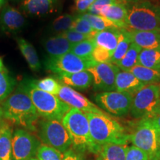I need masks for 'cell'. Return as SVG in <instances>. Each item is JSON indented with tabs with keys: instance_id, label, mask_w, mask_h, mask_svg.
<instances>
[{
	"instance_id": "obj_12",
	"label": "cell",
	"mask_w": 160,
	"mask_h": 160,
	"mask_svg": "<svg viewBox=\"0 0 160 160\" xmlns=\"http://www.w3.org/2000/svg\"><path fill=\"white\" fill-rule=\"evenodd\" d=\"M93 77V88L97 91H115L116 77L120 70L112 63H98L87 70Z\"/></svg>"
},
{
	"instance_id": "obj_4",
	"label": "cell",
	"mask_w": 160,
	"mask_h": 160,
	"mask_svg": "<svg viewBox=\"0 0 160 160\" xmlns=\"http://www.w3.org/2000/svg\"><path fill=\"white\" fill-rule=\"evenodd\" d=\"M68 132L72 145L77 151L97 154L100 148L93 143L90 133L89 122L85 112L71 108L62 120Z\"/></svg>"
},
{
	"instance_id": "obj_31",
	"label": "cell",
	"mask_w": 160,
	"mask_h": 160,
	"mask_svg": "<svg viewBox=\"0 0 160 160\" xmlns=\"http://www.w3.org/2000/svg\"><path fill=\"white\" fill-rule=\"evenodd\" d=\"M16 85V81L7 69L0 71V102L11 95Z\"/></svg>"
},
{
	"instance_id": "obj_23",
	"label": "cell",
	"mask_w": 160,
	"mask_h": 160,
	"mask_svg": "<svg viewBox=\"0 0 160 160\" xmlns=\"http://www.w3.org/2000/svg\"><path fill=\"white\" fill-rule=\"evenodd\" d=\"M120 29H110L98 31L93 40L97 46L103 48L113 53L117 48Z\"/></svg>"
},
{
	"instance_id": "obj_2",
	"label": "cell",
	"mask_w": 160,
	"mask_h": 160,
	"mask_svg": "<svg viewBox=\"0 0 160 160\" xmlns=\"http://www.w3.org/2000/svg\"><path fill=\"white\" fill-rule=\"evenodd\" d=\"M89 122L90 133L93 143L98 148L107 144L128 145L130 135L121 124L105 113H85Z\"/></svg>"
},
{
	"instance_id": "obj_21",
	"label": "cell",
	"mask_w": 160,
	"mask_h": 160,
	"mask_svg": "<svg viewBox=\"0 0 160 160\" xmlns=\"http://www.w3.org/2000/svg\"><path fill=\"white\" fill-rule=\"evenodd\" d=\"M17 42L20 52L25 59L31 71L34 72L39 71L42 65L34 47L23 38H17Z\"/></svg>"
},
{
	"instance_id": "obj_47",
	"label": "cell",
	"mask_w": 160,
	"mask_h": 160,
	"mask_svg": "<svg viewBox=\"0 0 160 160\" xmlns=\"http://www.w3.org/2000/svg\"><path fill=\"white\" fill-rule=\"evenodd\" d=\"M30 160H38L37 158H32V159H31Z\"/></svg>"
},
{
	"instance_id": "obj_7",
	"label": "cell",
	"mask_w": 160,
	"mask_h": 160,
	"mask_svg": "<svg viewBox=\"0 0 160 160\" xmlns=\"http://www.w3.org/2000/svg\"><path fill=\"white\" fill-rule=\"evenodd\" d=\"M159 103L160 84L145 85L133 96L130 112L136 119H150Z\"/></svg>"
},
{
	"instance_id": "obj_49",
	"label": "cell",
	"mask_w": 160,
	"mask_h": 160,
	"mask_svg": "<svg viewBox=\"0 0 160 160\" xmlns=\"http://www.w3.org/2000/svg\"><path fill=\"white\" fill-rule=\"evenodd\" d=\"M75 1H77V0H75Z\"/></svg>"
},
{
	"instance_id": "obj_1",
	"label": "cell",
	"mask_w": 160,
	"mask_h": 160,
	"mask_svg": "<svg viewBox=\"0 0 160 160\" xmlns=\"http://www.w3.org/2000/svg\"><path fill=\"white\" fill-rule=\"evenodd\" d=\"M3 117L14 125L29 131H36L39 115L28 95L18 88L2 104Z\"/></svg>"
},
{
	"instance_id": "obj_35",
	"label": "cell",
	"mask_w": 160,
	"mask_h": 160,
	"mask_svg": "<svg viewBox=\"0 0 160 160\" xmlns=\"http://www.w3.org/2000/svg\"><path fill=\"white\" fill-rule=\"evenodd\" d=\"M73 31H77L79 33H83V34L88 35H96L98 31H95L92 28L91 23L89 22L88 20L86 19L82 16H77L76 19L74 20L73 24H72L71 29Z\"/></svg>"
},
{
	"instance_id": "obj_17",
	"label": "cell",
	"mask_w": 160,
	"mask_h": 160,
	"mask_svg": "<svg viewBox=\"0 0 160 160\" xmlns=\"http://www.w3.org/2000/svg\"><path fill=\"white\" fill-rule=\"evenodd\" d=\"M129 31L132 42L139 46L142 49H154L160 48V29L155 31Z\"/></svg>"
},
{
	"instance_id": "obj_13",
	"label": "cell",
	"mask_w": 160,
	"mask_h": 160,
	"mask_svg": "<svg viewBox=\"0 0 160 160\" xmlns=\"http://www.w3.org/2000/svg\"><path fill=\"white\" fill-rule=\"evenodd\" d=\"M57 97L71 108H74L85 113H99V114L107 113L97 107L94 103L90 101L88 99L84 97L82 94L69 86L65 85L63 84H62L61 88Z\"/></svg>"
},
{
	"instance_id": "obj_24",
	"label": "cell",
	"mask_w": 160,
	"mask_h": 160,
	"mask_svg": "<svg viewBox=\"0 0 160 160\" xmlns=\"http://www.w3.org/2000/svg\"><path fill=\"white\" fill-rule=\"evenodd\" d=\"M128 145L107 144L102 146L97 160H125Z\"/></svg>"
},
{
	"instance_id": "obj_20",
	"label": "cell",
	"mask_w": 160,
	"mask_h": 160,
	"mask_svg": "<svg viewBox=\"0 0 160 160\" xmlns=\"http://www.w3.org/2000/svg\"><path fill=\"white\" fill-rule=\"evenodd\" d=\"M73 44L70 42L66 38L57 34L45 40L43 46L47 52L48 58L61 57L71 52Z\"/></svg>"
},
{
	"instance_id": "obj_36",
	"label": "cell",
	"mask_w": 160,
	"mask_h": 160,
	"mask_svg": "<svg viewBox=\"0 0 160 160\" xmlns=\"http://www.w3.org/2000/svg\"><path fill=\"white\" fill-rule=\"evenodd\" d=\"M59 35L66 38L73 45L79 43L81 42L86 41V40L93 39V38L95 37L94 35L83 34V33H79L77 31H73V30H68V31L64 32L62 33H60Z\"/></svg>"
},
{
	"instance_id": "obj_32",
	"label": "cell",
	"mask_w": 160,
	"mask_h": 160,
	"mask_svg": "<svg viewBox=\"0 0 160 160\" xmlns=\"http://www.w3.org/2000/svg\"><path fill=\"white\" fill-rule=\"evenodd\" d=\"M77 16L71 14H64L57 17L54 19L51 25V30L58 34L62 33L64 32L71 29V27Z\"/></svg>"
},
{
	"instance_id": "obj_14",
	"label": "cell",
	"mask_w": 160,
	"mask_h": 160,
	"mask_svg": "<svg viewBox=\"0 0 160 160\" xmlns=\"http://www.w3.org/2000/svg\"><path fill=\"white\" fill-rule=\"evenodd\" d=\"M25 19L21 12L10 5H5L0 14V29L5 33H15L21 31Z\"/></svg>"
},
{
	"instance_id": "obj_25",
	"label": "cell",
	"mask_w": 160,
	"mask_h": 160,
	"mask_svg": "<svg viewBox=\"0 0 160 160\" xmlns=\"http://www.w3.org/2000/svg\"><path fill=\"white\" fill-rule=\"evenodd\" d=\"M142 50L139 46L132 42L125 56L115 65L122 71H130L138 65L139 56Z\"/></svg>"
},
{
	"instance_id": "obj_26",
	"label": "cell",
	"mask_w": 160,
	"mask_h": 160,
	"mask_svg": "<svg viewBox=\"0 0 160 160\" xmlns=\"http://www.w3.org/2000/svg\"><path fill=\"white\" fill-rule=\"evenodd\" d=\"M138 65L160 71V48L142 50L139 56Z\"/></svg>"
},
{
	"instance_id": "obj_15",
	"label": "cell",
	"mask_w": 160,
	"mask_h": 160,
	"mask_svg": "<svg viewBox=\"0 0 160 160\" xmlns=\"http://www.w3.org/2000/svg\"><path fill=\"white\" fill-rule=\"evenodd\" d=\"M145 85L130 71H119L116 77V91L125 92L134 96Z\"/></svg>"
},
{
	"instance_id": "obj_46",
	"label": "cell",
	"mask_w": 160,
	"mask_h": 160,
	"mask_svg": "<svg viewBox=\"0 0 160 160\" xmlns=\"http://www.w3.org/2000/svg\"><path fill=\"white\" fill-rule=\"evenodd\" d=\"M126 1H128V2H140V1H142V0H126Z\"/></svg>"
},
{
	"instance_id": "obj_3",
	"label": "cell",
	"mask_w": 160,
	"mask_h": 160,
	"mask_svg": "<svg viewBox=\"0 0 160 160\" xmlns=\"http://www.w3.org/2000/svg\"><path fill=\"white\" fill-rule=\"evenodd\" d=\"M18 88L29 96L38 114L45 119L62 121L66 113L71 108L57 96L51 94L34 87L31 83V79L22 80Z\"/></svg>"
},
{
	"instance_id": "obj_40",
	"label": "cell",
	"mask_w": 160,
	"mask_h": 160,
	"mask_svg": "<svg viewBox=\"0 0 160 160\" xmlns=\"http://www.w3.org/2000/svg\"><path fill=\"white\" fill-rule=\"evenodd\" d=\"M95 0H77L75 1V9L79 13H84L87 11L94 2Z\"/></svg>"
},
{
	"instance_id": "obj_38",
	"label": "cell",
	"mask_w": 160,
	"mask_h": 160,
	"mask_svg": "<svg viewBox=\"0 0 160 160\" xmlns=\"http://www.w3.org/2000/svg\"><path fill=\"white\" fill-rule=\"evenodd\" d=\"M125 160H149V157L145 151L132 145L128 147Z\"/></svg>"
},
{
	"instance_id": "obj_29",
	"label": "cell",
	"mask_w": 160,
	"mask_h": 160,
	"mask_svg": "<svg viewBox=\"0 0 160 160\" xmlns=\"http://www.w3.org/2000/svg\"><path fill=\"white\" fill-rule=\"evenodd\" d=\"M82 16L88 20L92 28L97 31H102L110 29H121L111 20L100 15H93L88 13L82 14Z\"/></svg>"
},
{
	"instance_id": "obj_6",
	"label": "cell",
	"mask_w": 160,
	"mask_h": 160,
	"mask_svg": "<svg viewBox=\"0 0 160 160\" xmlns=\"http://www.w3.org/2000/svg\"><path fill=\"white\" fill-rule=\"evenodd\" d=\"M159 137V132L151 119H144L140 120L137 129L130 135V142L145 151L149 160H160Z\"/></svg>"
},
{
	"instance_id": "obj_48",
	"label": "cell",
	"mask_w": 160,
	"mask_h": 160,
	"mask_svg": "<svg viewBox=\"0 0 160 160\" xmlns=\"http://www.w3.org/2000/svg\"><path fill=\"white\" fill-rule=\"evenodd\" d=\"M159 149H160V133H159Z\"/></svg>"
},
{
	"instance_id": "obj_9",
	"label": "cell",
	"mask_w": 160,
	"mask_h": 160,
	"mask_svg": "<svg viewBox=\"0 0 160 160\" xmlns=\"http://www.w3.org/2000/svg\"><path fill=\"white\" fill-rule=\"evenodd\" d=\"M97 63L93 57L82 58L71 52L56 58H48L45 62V69L58 75L87 71Z\"/></svg>"
},
{
	"instance_id": "obj_33",
	"label": "cell",
	"mask_w": 160,
	"mask_h": 160,
	"mask_svg": "<svg viewBox=\"0 0 160 160\" xmlns=\"http://www.w3.org/2000/svg\"><path fill=\"white\" fill-rule=\"evenodd\" d=\"M96 46L97 45L93 39L86 40L73 45L71 52L80 57H92V53L94 51Z\"/></svg>"
},
{
	"instance_id": "obj_19",
	"label": "cell",
	"mask_w": 160,
	"mask_h": 160,
	"mask_svg": "<svg viewBox=\"0 0 160 160\" xmlns=\"http://www.w3.org/2000/svg\"><path fill=\"white\" fill-rule=\"evenodd\" d=\"M57 80L63 85L80 91L88 89L93 83V77L88 71L58 75Z\"/></svg>"
},
{
	"instance_id": "obj_27",
	"label": "cell",
	"mask_w": 160,
	"mask_h": 160,
	"mask_svg": "<svg viewBox=\"0 0 160 160\" xmlns=\"http://www.w3.org/2000/svg\"><path fill=\"white\" fill-rule=\"evenodd\" d=\"M130 72L146 85L151 84H160V71L137 65L133 67Z\"/></svg>"
},
{
	"instance_id": "obj_41",
	"label": "cell",
	"mask_w": 160,
	"mask_h": 160,
	"mask_svg": "<svg viewBox=\"0 0 160 160\" xmlns=\"http://www.w3.org/2000/svg\"><path fill=\"white\" fill-rule=\"evenodd\" d=\"M62 160H83V158L79 153H77L74 150L69 149L63 153Z\"/></svg>"
},
{
	"instance_id": "obj_37",
	"label": "cell",
	"mask_w": 160,
	"mask_h": 160,
	"mask_svg": "<svg viewBox=\"0 0 160 160\" xmlns=\"http://www.w3.org/2000/svg\"><path fill=\"white\" fill-rule=\"evenodd\" d=\"M111 56L112 53L111 52L97 45L92 53L93 59L98 63H111Z\"/></svg>"
},
{
	"instance_id": "obj_16",
	"label": "cell",
	"mask_w": 160,
	"mask_h": 160,
	"mask_svg": "<svg viewBox=\"0 0 160 160\" xmlns=\"http://www.w3.org/2000/svg\"><path fill=\"white\" fill-rule=\"evenodd\" d=\"M59 0H24L22 11L33 17H42L54 11Z\"/></svg>"
},
{
	"instance_id": "obj_30",
	"label": "cell",
	"mask_w": 160,
	"mask_h": 160,
	"mask_svg": "<svg viewBox=\"0 0 160 160\" xmlns=\"http://www.w3.org/2000/svg\"><path fill=\"white\" fill-rule=\"evenodd\" d=\"M31 82L37 88L56 96L59 93L62 85L57 79L53 77H45L39 80L31 79Z\"/></svg>"
},
{
	"instance_id": "obj_22",
	"label": "cell",
	"mask_w": 160,
	"mask_h": 160,
	"mask_svg": "<svg viewBox=\"0 0 160 160\" xmlns=\"http://www.w3.org/2000/svg\"><path fill=\"white\" fill-rule=\"evenodd\" d=\"M13 131L9 124L0 123V160H13L12 157Z\"/></svg>"
},
{
	"instance_id": "obj_43",
	"label": "cell",
	"mask_w": 160,
	"mask_h": 160,
	"mask_svg": "<svg viewBox=\"0 0 160 160\" xmlns=\"http://www.w3.org/2000/svg\"><path fill=\"white\" fill-rule=\"evenodd\" d=\"M5 69H6V68L4 66L2 59L0 58V71H2V70H5Z\"/></svg>"
},
{
	"instance_id": "obj_5",
	"label": "cell",
	"mask_w": 160,
	"mask_h": 160,
	"mask_svg": "<svg viewBox=\"0 0 160 160\" xmlns=\"http://www.w3.org/2000/svg\"><path fill=\"white\" fill-rule=\"evenodd\" d=\"M128 28L139 31L160 29V6L148 1L134 2L128 9Z\"/></svg>"
},
{
	"instance_id": "obj_42",
	"label": "cell",
	"mask_w": 160,
	"mask_h": 160,
	"mask_svg": "<svg viewBox=\"0 0 160 160\" xmlns=\"http://www.w3.org/2000/svg\"><path fill=\"white\" fill-rule=\"evenodd\" d=\"M150 119H151L153 125L156 126V128H157L160 133V103L154 112V113Z\"/></svg>"
},
{
	"instance_id": "obj_28",
	"label": "cell",
	"mask_w": 160,
	"mask_h": 160,
	"mask_svg": "<svg viewBox=\"0 0 160 160\" xmlns=\"http://www.w3.org/2000/svg\"><path fill=\"white\" fill-rule=\"evenodd\" d=\"M131 43L132 41L131 37H130L128 30L125 28L120 29L118 43L115 51L112 53L111 63L115 65L116 63L118 62L125 56Z\"/></svg>"
},
{
	"instance_id": "obj_44",
	"label": "cell",
	"mask_w": 160,
	"mask_h": 160,
	"mask_svg": "<svg viewBox=\"0 0 160 160\" xmlns=\"http://www.w3.org/2000/svg\"><path fill=\"white\" fill-rule=\"evenodd\" d=\"M3 117V111H2V107H0V123H1V119Z\"/></svg>"
},
{
	"instance_id": "obj_39",
	"label": "cell",
	"mask_w": 160,
	"mask_h": 160,
	"mask_svg": "<svg viewBox=\"0 0 160 160\" xmlns=\"http://www.w3.org/2000/svg\"><path fill=\"white\" fill-rule=\"evenodd\" d=\"M118 2L117 0H95L90 8L88 10V13L93 15H99L102 8L105 6L113 5Z\"/></svg>"
},
{
	"instance_id": "obj_45",
	"label": "cell",
	"mask_w": 160,
	"mask_h": 160,
	"mask_svg": "<svg viewBox=\"0 0 160 160\" xmlns=\"http://www.w3.org/2000/svg\"><path fill=\"white\" fill-rule=\"evenodd\" d=\"M4 4H5V0H0V9L4 5Z\"/></svg>"
},
{
	"instance_id": "obj_8",
	"label": "cell",
	"mask_w": 160,
	"mask_h": 160,
	"mask_svg": "<svg viewBox=\"0 0 160 160\" xmlns=\"http://www.w3.org/2000/svg\"><path fill=\"white\" fill-rule=\"evenodd\" d=\"M39 135L44 144L62 153L69 150L72 145L68 132L59 120H41L39 122Z\"/></svg>"
},
{
	"instance_id": "obj_34",
	"label": "cell",
	"mask_w": 160,
	"mask_h": 160,
	"mask_svg": "<svg viewBox=\"0 0 160 160\" xmlns=\"http://www.w3.org/2000/svg\"><path fill=\"white\" fill-rule=\"evenodd\" d=\"M38 160H62L63 153L45 144L40 145L37 153Z\"/></svg>"
},
{
	"instance_id": "obj_18",
	"label": "cell",
	"mask_w": 160,
	"mask_h": 160,
	"mask_svg": "<svg viewBox=\"0 0 160 160\" xmlns=\"http://www.w3.org/2000/svg\"><path fill=\"white\" fill-rule=\"evenodd\" d=\"M99 15L111 20L119 28H128V8L123 4L117 2L105 6L102 8Z\"/></svg>"
},
{
	"instance_id": "obj_11",
	"label": "cell",
	"mask_w": 160,
	"mask_h": 160,
	"mask_svg": "<svg viewBox=\"0 0 160 160\" xmlns=\"http://www.w3.org/2000/svg\"><path fill=\"white\" fill-rule=\"evenodd\" d=\"M41 144L25 129H17L12 136L13 160H30L37 155Z\"/></svg>"
},
{
	"instance_id": "obj_10",
	"label": "cell",
	"mask_w": 160,
	"mask_h": 160,
	"mask_svg": "<svg viewBox=\"0 0 160 160\" xmlns=\"http://www.w3.org/2000/svg\"><path fill=\"white\" fill-rule=\"evenodd\" d=\"M133 97V95L125 92H101L95 96V101L108 113L117 117H122L131 111Z\"/></svg>"
}]
</instances>
